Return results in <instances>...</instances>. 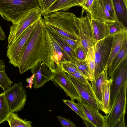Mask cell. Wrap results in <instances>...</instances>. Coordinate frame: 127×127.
Here are the masks:
<instances>
[{
    "label": "cell",
    "mask_w": 127,
    "mask_h": 127,
    "mask_svg": "<svg viewBox=\"0 0 127 127\" xmlns=\"http://www.w3.org/2000/svg\"><path fill=\"white\" fill-rule=\"evenodd\" d=\"M68 75L79 96L94 108L98 110L99 109L97 101L90 83L83 84L73 77Z\"/></svg>",
    "instance_id": "cell-14"
},
{
    "label": "cell",
    "mask_w": 127,
    "mask_h": 127,
    "mask_svg": "<svg viewBox=\"0 0 127 127\" xmlns=\"http://www.w3.org/2000/svg\"><path fill=\"white\" fill-rule=\"evenodd\" d=\"M112 79L110 88L111 109L122 85L127 81V58L121 62L110 77Z\"/></svg>",
    "instance_id": "cell-12"
},
{
    "label": "cell",
    "mask_w": 127,
    "mask_h": 127,
    "mask_svg": "<svg viewBox=\"0 0 127 127\" xmlns=\"http://www.w3.org/2000/svg\"><path fill=\"white\" fill-rule=\"evenodd\" d=\"M52 74L51 80L56 86L64 90L71 100H76L79 102L81 101L82 98L78 95L68 74L61 68L52 72Z\"/></svg>",
    "instance_id": "cell-11"
},
{
    "label": "cell",
    "mask_w": 127,
    "mask_h": 127,
    "mask_svg": "<svg viewBox=\"0 0 127 127\" xmlns=\"http://www.w3.org/2000/svg\"><path fill=\"white\" fill-rule=\"evenodd\" d=\"M11 127H32V122L31 121L23 119L14 112H10L7 120Z\"/></svg>",
    "instance_id": "cell-23"
},
{
    "label": "cell",
    "mask_w": 127,
    "mask_h": 127,
    "mask_svg": "<svg viewBox=\"0 0 127 127\" xmlns=\"http://www.w3.org/2000/svg\"><path fill=\"white\" fill-rule=\"evenodd\" d=\"M43 16L46 28L62 35L79 41L74 24L76 16L73 13L66 11H58Z\"/></svg>",
    "instance_id": "cell-2"
},
{
    "label": "cell",
    "mask_w": 127,
    "mask_h": 127,
    "mask_svg": "<svg viewBox=\"0 0 127 127\" xmlns=\"http://www.w3.org/2000/svg\"><path fill=\"white\" fill-rule=\"evenodd\" d=\"M61 66L62 69L66 73L78 71L80 72L73 61H63L61 63Z\"/></svg>",
    "instance_id": "cell-32"
},
{
    "label": "cell",
    "mask_w": 127,
    "mask_h": 127,
    "mask_svg": "<svg viewBox=\"0 0 127 127\" xmlns=\"http://www.w3.org/2000/svg\"><path fill=\"white\" fill-rule=\"evenodd\" d=\"M5 67L3 60H0V86L4 92L10 87L13 83L6 73Z\"/></svg>",
    "instance_id": "cell-26"
},
{
    "label": "cell",
    "mask_w": 127,
    "mask_h": 127,
    "mask_svg": "<svg viewBox=\"0 0 127 127\" xmlns=\"http://www.w3.org/2000/svg\"><path fill=\"white\" fill-rule=\"evenodd\" d=\"M127 41H126L119 52L113 59L111 65L108 68V75L111 77L113 73L122 61L127 58Z\"/></svg>",
    "instance_id": "cell-22"
},
{
    "label": "cell",
    "mask_w": 127,
    "mask_h": 127,
    "mask_svg": "<svg viewBox=\"0 0 127 127\" xmlns=\"http://www.w3.org/2000/svg\"><path fill=\"white\" fill-rule=\"evenodd\" d=\"M63 102L75 112L82 119L87 127H94L85 113L79 106L78 103L71 100L64 99Z\"/></svg>",
    "instance_id": "cell-25"
},
{
    "label": "cell",
    "mask_w": 127,
    "mask_h": 127,
    "mask_svg": "<svg viewBox=\"0 0 127 127\" xmlns=\"http://www.w3.org/2000/svg\"><path fill=\"white\" fill-rule=\"evenodd\" d=\"M78 6L79 5L77 0H58L49 8L45 14L58 11H66L73 7Z\"/></svg>",
    "instance_id": "cell-20"
},
{
    "label": "cell",
    "mask_w": 127,
    "mask_h": 127,
    "mask_svg": "<svg viewBox=\"0 0 127 127\" xmlns=\"http://www.w3.org/2000/svg\"><path fill=\"white\" fill-rule=\"evenodd\" d=\"M78 103L94 127H106V116H103L98 110L93 107L82 99Z\"/></svg>",
    "instance_id": "cell-16"
},
{
    "label": "cell",
    "mask_w": 127,
    "mask_h": 127,
    "mask_svg": "<svg viewBox=\"0 0 127 127\" xmlns=\"http://www.w3.org/2000/svg\"><path fill=\"white\" fill-rule=\"evenodd\" d=\"M6 38L5 33L0 25V40H4Z\"/></svg>",
    "instance_id": "cell-42"
},
{
    "label": "cell",
    "mask_w": 127,
    "mask_h": 127,
    "mask_svg": "<svg viewBox=\"0 0 127 127\" xmlns=\"http://www.w3.org/2000/svg\"><path fill=\"white\" fill-rule=\"evenodd\" d=\"M74 51L75 58L79 60H85L87 53L80 43Z\"/></svg>",
    "instance_id": "cell-36"
},
{
    "label": "cell",
    "mask_w": 127,
    "mask_h": 127,
    "mask_svg": "<svg viewBox=\"0 0 127 127\" xmlns=\"http://www.w3.org/2000/svg\"><path fill=\"white\" fill-rule=\"evenodd\" d=\"M58 0H37L42 15L45 14L49 8Z\"/></svg>",
    "instance_id": "cell-34"
},
{
    "label": "cell",
    "mask_w": 127,
    "mask_h": 127,
    "mask_svg": "<svg viewBox=\"0 0 127 127\" xmlns=\"http://www.w3.org/2000/svg\"><path fill=\"white\" fill-rule=\"evenodd\" d=\"M41 61L48 67L52 72L61 68V64L62 62L73 61L61 47L46 28L45 50Z\"/></svg>",
    "instance_id": "cell-4"
},
{
    "label": "cell",
    "mask_w": 127,
    "mask_h": 127,
    "mask_svg": "<svg viewBox=\"0 0 127 127\" xmlns=\"http://www.w3.org/2000/svg\"><path fill=\"white\" fill-rule=\"evenodd\" d=\"M52 31L59 38L74 50L78 47L80 44L79 40H73L68 37L62 35Z\"/></svg>",
    "instance_id": "cell-33"
},
{
    "label": "cell",
    "mask_w": 127,
    "mask_h": 127,
    "mask_svg": "<svg viewBox=\"0 0 127 127\" xmlns=\"http://www.w3.org/2000/svg\"><path fill=\"white\" fill-rule=\"evenodd\" d=\"M87 0H77L79 6L84 3Z\"/></svg>",
    "instance_id": "cell-43"
},
{
    "label": "cell",
    "mask_w": 127,
    "mask_h": 127,
    "mask_svg": "<svg viewBox=\"0 0 127 127\" xmlns=\"http://www.w3.org/2000/svg\"><path fill=\"white\" fill-rule=\"evenodd\" d=\"M90 16H85L74 19V24L77 31L80 44L87 53L89 48L94 45L92 37L90 25Z\"/></svg>",
    "instance_id": "cell-10"
},
{
    "label": "cell",
    "mask_w": 127,
    "mask_h": 127,
    "mask_svg": "<svg viewBox=\"0 0 127 127\" xmlns=\"http://www.w3.org/2000/svg\"><path fill=\"white\" fill-rule=\"evenodd\" d=\"M42 13L39 7L29 11L10 27L8 45L15 41L31 25L41 17Z\"/></svg>",
    "instance_id": "cell-5"
},
{
    "label": "cell",
    "mask_w": 127,
    "mask_h": 127,
    "mask_svg": "<svg viewBox=\"0 0 127 127\" xmlns=\"http://www.w3.org/2000/svg\"><path fill=\"white\" fill-rule=\"evenodd\" d=\"M108 66L107 64L104 70L90 83L92 89L97 101L99 109L103 103L104 89L108 79Z\"/></svg>",
    "instance_id": "cell-15"
},
{
    "label": "cell",
    "mask_w": 127,
    "mask_h": 127,
    "mask_svg": "<svg viewBox=\"0 0 127 127\" xmlns=\"http://www.w3.org/2000/svg\"><path fill=\"white\" fill-rule=\"evenodd\" d=\"M3 92L10 112H17L23 109L27 95L21 82L15 83Z\"/></svg>",
    "instance_id": "cell-7"
},
{
    "label": "cell",
    "mask_w": 127,
    "mask_h": 127,
    "mask_svg": "<svg viewBox=\"0 0 127 127\" xmlns=\"http://www.w3.org/2000/svg\"><path fill=\"white\" fill-rule=\"evenodd\" d=\"M57 117L62 127H76V125L69 119L65 118L61 116H57Z\"/></svg>",
    "instance_id": "cell-38"
},
{
    "label": "cell",
    "mask_w": 127,
    "mask_h": 127,
    "mask_svg": "<svg viewBox=\"0 0 127 127\" xmlns=\"http://www.w3.org/2000/svg\"><path fill=\"white\" fill-rule=\"evenodd\" d=\"M126 6H127V0H123Z\"/></svg>",
    "instance_id": "cell-44"
},
{
    "label": "cell",
    "mask_w": 127,
    "mask_h": 127,
    "mask_svg": "<svg viewBox=\"0 0 127 127\" xmlns=\"http://www.w3.org/2000/svg\"><path fill=\"white\" fill-rule=\"evenodd\" d=\"M94 1V0H87L80 6L90 13L91 11Z\"/></svg>",
    "instance_id": "cell-39"
},
{
    "label": "cell",
    "mask_w": 127,
    "mask_h": 127,
    "mask_svg": "<svg viewBox=\"0 0 127 127\" xmlns=\"http://www.w3.org/2000/svg\"><path fill=\"white\" fill-rule=\"evenodd\" d=\"M90 23L92 37L94 44L108 35L109 27L107 22L96 21L91 18L90 17Z\"/></svg>",
    "instance_id": "cell-18"
},
{
    "label": "cell",
    "mask_w": 127,
    "mask_h": 127,
    "mask_svg": "<svg viewBox=\"0 0 127 127\" xmlns=\"http://www.w3.org/2000/svg\"><path fill=\"white\" fill-rule=\"evenodd\" d=\"M84 60L90 74L94 79L95 63L93 46L89 48Z\"/></svg>",
    "instance_id": "cell-28"
},
{
    "label": "cell",
    "mask_w": 127,
    "mask_h": 127,
    "mask_svg": "<svg viewBox=\"0 0 127 127\" xmlns=\"http://www.w3.org/2000/svg\"><path fill=\"white\" fill-rule=\"evenodd\" d=\"M66 73L82 83L87 84L89 83L87 79L80 72H67Z\"/></svg>",
    "instance_id": "cell-37"
},
{
    "label": "cell",
    "mask_w": 127,
    "mask_h": 127,
    "mask_svg": "<svg viewBox=\"0 0 127 127\" xmlns=\"http://www.w3.org/2000/svg\"><path fill=\"white\" fill-rule=\"evenodd\" d=\"M91 18L102 22L115 21L103 5L101 0H94L90 13Z\"/></svg>",
    "instance_id": "cell-17"
},
{
    "label": "cell",
    "mask_w": 127,
    "mask_h": 127,
    "mask_svg": "<svg viewBox=\"0 0 127 127\" xmlns=\"http://www.w3.org/2000/svg\"><path fill=\"white\" fill-rule=\"evenodd\" d=\"M73 61L81 73L88 80L92 81L94 79L90 74L85 60H79L74 58Z\"/></svg>",
    "instance_id": "cell-30"
},
{
    "label": "cell",
    "mask_w": 127,
    "mask_h": 127,
    "mask_svg": "<svg viewBox=\"0 0 127 127\" xmlns=\"http://www.w3.org/2000/svg\"><path fill=\"white\" fill-rule=\"evenodd\" d=\"M46 28L62 48L73 60V58H75L74 50L59 38L52 30Z\"/></svg>",
    "instance_id": "cell-31"
},
{
    "label": "cell",
    "mask_w": 127,
    "mask_h": 127,
    "mask_svg": "<svg viewBox=\"0 0 127 127\" xmlns=\"http://www.w3.org/2000/svg\"><path fill=\"white\" fill-rule=\"evenodd\" d=\"M34 77V74H32L30 77L27 78L26 80V82L28 83L29 84L26 86V88H29L30 89L32 88V85L33 83V79Z\"/></svg>",
    "instance_id": "cell-41"
},
{
    "label": "cell",
    "mask_w": 127,
    "mask_h": 127,
    "mask_svg": "<svg viewBox=\"0 0 127 127\" xmlns=\"http://www.w3.org/2000/svg\"><path fill=\"white\" fill-rule=\"evenodd\" d=\"M110 54L107 63L108 68L114 58L119 52L124 42L127 41V31L119 33L113 36Z\"/></svg>",
    "instance_id": "cell-19"
},
{
    "label": "cell",
    "mask_w": 127,
    "mask_h": 127,
    "mask_svg": "<svg viewBox=\"0 0 127 127\" xmlns=\"http://www.w3.org/2000/svg\"><path fill=\"white\" fill-rule=\"evenodd\" d=\"M113 4L116 19L120 21L127 27V6L123 0H112Z\"/></svg>",
    "instance_id": "cell-21"
},
{
    "label": "cell",
    "mask_w": 127,
    "mask_h": 127,
    "mask_svg": "<svg viewBox=\"0 0 127 127\" xmlns=\"http://www.w3.org/2000/svg\"><path fill=\"white\" fill-rule=\"evenodd\" d=\"M107 22L109 25V30L108 35L113 36L117 33L127 31V27L117 19L114 22Z\"/></svg>",
    "instance_id": "cell-29"
},
{
    "label": "cell",
    "mask_w": 127,
    "mask_h": 127,
    "mask_svg": "<svg viewBox=\"0 0 127 127\" xmlns=\"http://www.w3.org/2000/svg\"><path fill=\"white\" fill-rule=\"evenodd\" d=\"M37 21L30 26L15 41L8 45L6 55L9 63L14 66L19 67L23 48Z\"/></svg>",
    "instance_id": "cell-9"
},
{
    "label": "cell",
    "mask_w": 127,
    "mask_h": 127,
    "mask_svg": "<svg viewBox=\"0 0 127 127\" xmlns=\"http://www.w3.org/2000/svg\"><path fill=\"white\" fill-rule=\"evenodd\" d=\"M125 115H123L115 124L114 127H126L125 122Z\"/></svg>",
    "instance_id": "cell-40"
},
{
    "label": "cell",
    "mask_w": 127,
    "mask_h": 127,
    "mask_svg": "<svg viewBox=\"0 0 127 127\" xmlns=\"http://www.w3.org/2000/svg\"><path fill=\"white\" fill-rule=\"evenodd\" d=\"M112 36L108 35L94 44L93 46L95 53V78L104 69L110 54Z\"/></svg>",
    "instance_id": "cell-6"
},
{
    "label": "cell",
    "mask_w": 127,
    "mask_h": 127,
    "mask_svg": "<svg viewBox=\"0 0 127 127\" xmlns=\"http://www.w3.org/2000/svg\"><path fill=\"white\" fill-rule=\"evenodd\" d=\"M112 79L111 78H108L106 80L104 89L102 106L100 110L106 115L110 112V88L112 83Z\"/></svg>",
    "instance_id": "cell-24"
},
{
    "label": "cell",
    "mask_w": 127,
    "mask_h": 127,
    "mask_svg": "<svg viewBox=\"0 0 127 127\" xmlns=\"http://www.w3.org/2000/svg\"><path fill=\"white\" fill-rule=\"evenodd\" d=\"M127 81L122 86L110 111L106 115V127H114L123 115H125L127 104Z\"/></svg>",
    "instance_id": "cell-8"
},
{
    "label": "cell",
    "mask_w": 127,
    "mask_h": 127,
    "mask_svg": "<svg viewBox=\"0 0 127 127\" xmlns=\"http://www.w3.org/2000/svg\"><path fill=\"white\" fill-rule=\"evenodd\" d=\"M31 69L32 74H34L33 87L34 89L43 87L46 82L51 80L53 76L52 72L42 61L38 62Z\"/></svg>",
    "instance_id": "cell-13"
},
{
    "label": "cell",
    "mask_w": 127,
    "mask_h": 127,
    "mask_svg": "<svg viewBox=\"0 0 127 127\" xmlns=\"http://www.w3.org/2000/svg\"><path fill=\"white\" fill-rule=\"evenodd\" d=\"M46 29L45 25L41 17L22 50L18 67L21 74L31 69L42 60L45 50Z\"/></svg>",
    "instance_id": "cell-1"
},
{
    "label": "cell",
    "mask_w": 127,
    "mask_h": 127,
    "mask_svg": "<svg viewBox=\"0 0 127 127\" xmlns=\"http://www.w3.org/2000/svg\"><path fill=\"white\" fill-rule=\"evenodd\" d=\"M104 7L115 20L116 17L113 3L112 0H101Z\"/></svg>",
    "instance_id": "cell-35"
},
{
    "label": "cell",
    "mask_w": 127,
    "mask_h": 127,
    "mask_svg": "<svg viewBox=\"0 0 127 127\" xmlns=\"http://www.w3.org/2000/svg\"><path fill=\"white\" fill-rule=\"evenodd\" d=\"M10 112L3 92L0 94V124L6 121Z\"/></svg>",
    "instance_id": "cell-27"
},
{
    "label": "cell",
    "mask_w": 127,
    "mask_h": 127,
    "mask_svg": "<svg viewBox=\"0 0 127 127\" xmlns=\"http://www.w3.org/2000/svg\"><path fill=\"white\" fill-rule=\"evenodd\" d=\"M38 7L37 0H0V15L14 24L27 12Z\"/></svg>",
    "instance_id": "cell-3"
}]
</instances>
